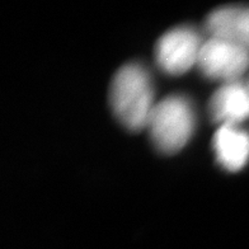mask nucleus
<instances>
[{
  "mask_svg": "<svg viewBox=\"0 0 249 249\" xmlns=\"http://www.w3.org/2000/svg\"><path fill=\"white\" fill-rule=\"evenodd\" d=\"M112 111L131 131L146 128L154 109V90L148 70L136 62L126 64L113 76L109 90Z\"/></svg>",
  "mask_w": 249,
  "mask_h": 249,
  "instance_id": "1",
  "label": "nucleus"
},
{
  "mask_svg": "<svg viewBox=\"0 0 249 249\" xmlns=\"http://www.w3.org/2000/svg\"><path fill=\"white\" fill-rule=\"evenodd\" d=\"M146 128L158 150L165 154L179 151L194 134L195 111L191 102L179 94L158 102Z\"/></svg>",
  "mask_w": 249,
  "mask_h": 249,
  "instance_id": "2",
  "label": "nucleus"
},
{
  "mask_svg": "<svg viewBox=\"0 0 249 249\" xmlns=\"http://www.w3.org/2000/svg\"><path fill=\"white\" fill-rule=\"evenodd\" d=\"M197 66L210 80L223 84L239 82L249 70V50L209 37L203 41Z\"/></svg>",
  "mask_w": 249,
  "mask_h": 249,
  "instance_id": "3",
  "label": "nucleus"
},
{
  "mask_svg": "<svg viewBox=\"0 0 249 249\" xmlns=\"http://www.w3.org/2000/svg\"><path fill=\"white\" fill-rule=\"evenodd\" d=\"M203 41L191 27H177L159 38L155 59L163 71L171 75L184 74L197 65Z\"/></svg>",
  "mask_w": 249,
  "mask_h": 249,
  "instance_id": "4",
  "label": "nucleus"
},
{
  "mask_svg": "<svg viewBox=\"0 0 249 249\" xmlns=\"http://www.w3.org/2000/svg\"><path fill=\"white\" fill-rule=\"evenodd\" d=\"M209 37L249 50V5H226L213 10L206 18Z\"/></svg>",
  "mask_w": 249,
  "mask_h": 249,
  "instance_id": "5",
  "label": "nucleus"
},
{
  "mask_svg": "<svg viewBox=\"0 0 249 249\" xmlns=\"http://www.w3.org/2000/svg\"><path fill=\"white\" fill-rule=\"evenodd\" d=\"M209 112L220 126H238L249 118V90L244 80L221 84L211 97Z\"/></svg>",
  "mask_w": 249,
  "mask_h": 249,
  "instance_id": "6",
  "label": "nucleus"
},
{
  "mask_svg": "<svg viewBox=\"0 0 249 249\" xmlns=\"http://www.w3.org/2000/svg\"><path fill=\"white\" fill-rule=\"evenodd\" d=\"M213 150L224 169L240 171L249 161V132L238 126H220L213 136Z\"/></svg>",
  "mask_w": 249,
  "mask_h": 249,
  "instance_id": "7",
  "label": "nucleus"
},
{
  "mask_svg": "<svg viewBox=\"0 0 249 249\" xmlns=\"http://www.w3.org/2000/svg\"><path fill=\"white\" fill-rule=\"evenodd\" d=\"M246 83H247V87H248V90H249V76H248V79L246 80Z\"/></svg>",
  "mask_w": 249,
  "mask_h": 249,
  "instance_id": "8",
  "label": "nucleus"
}]
</instances>
